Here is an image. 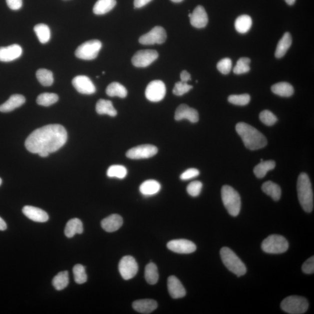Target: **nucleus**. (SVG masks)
Returning a JSON list of instances; mask_svg holds the SVG:
<instances>
[{"label": "nucleus", "mask_w": 314, "mask_h": 314, "mask_svg": "<svg viewBox=\"0 0 314 314\" xmlns=\"http://www.w3.org/2000/svg\"><path fill=\"white\" fill-rule=\"evenodd\" d=\"M67 139L68 134L64 127L59 124L48 125L31 133L25 141V147L33 154L43 151L54 153L65 145Z\"/></svg>", "instance_id": "f257e3e1"}, {"label": "nucleus", "mask_w": 314, "mask_h": 314, "mask_svg": "<svg viewBox=\"0 0 314 314\" xmlns=\"http://www.w3.org/2000/svg\"><path fill=\"white\" fill-rule=\"evenodd\" d=\"M236 132L241 137L247 149L256 150L267 146V140L258 130L244 122L238 123L236 126Z\"/></svg>", "instance_id": "f03ea898"}, {"label": "nucleus", "mask_w": 314, "mask_h": 314, "mask_svg": "<svg viewBox=\"0 0 314 314\" xmlns=\"http://www.w3.org/2000/svg\"><path fill=\"white\" fill-rule=\"evenodd\" d=\"M297 189L299 202L307 213H311L314 209V195L311 182L306 173L299 175Z\"/></svg>", "instance_id": "7ed1b4c3"}, {"label": "nucleus", "mask_w": 314, "mask_h": 314, "mask_svg": "<svg viewBox=\"0 0 314 314\" xmlns=\"http://www.w3.org/2000/svg\"><path fill=\"white\" fill-rule=\"evenodd\" d=\"M221 196L229 214L233 217L238 216L241 209V199L238 192L231 186L225 185L222 187Z\"/></svg>", "instance_id": "20e7f679"}, {"label": "nucleus", "mask_w": 314, "mask_h": 314, "mask_svg": "<svg viewBox=\"0 0 314 314\" xmlns=\"http://www.w3.org/2000/svg\"><path fill=\"white\" fill-rule=\"evenodd\" d=\"M220 255L222 262L232 273L237 275L238 277H242L246 273L245 265L232 250L225 247L221 250Z\"/></svg>", "instance_id": "39448f33"}, {"label": "nucleus", "mask_w": 314, "mask_h": 314, "mask_svg": "<svg viewBox=\"0 0 314 314\" xmlns=\"http://www.w3.org/2000/svg\"><path fill=\"white\" fill-rule=\"evenodd\" d=\"M281 308L284 312L291 314H302L309 309V303L305 298L289 296L282 302Z\"/></svg>", "instance_id": "423d86ee"}, {"label": "nucleus", "mask_w": 314, "mask_h": 314, "mask_svg": "<svg viewBox=\"0 0 314 314\" xmlns=\"http://www.w3.org/2000/svg\"><path fill=\"white\" fill-rule=\"evenodd\" d=\"M264 252L269 254H281L287 251L289 243L284 236L273 235L265 239L262 245Z\"/></svg>", "instance_id": "0eeeda50"}, {"label": "nucleus", "mask_w": 314, "mask_h": 314, "mask_svg": "<svg viewBox=\"0 0 314 314\" xmlns=\"http://www.w3.org/2000/svg\"><path fill=\"white\" fill-rule=\"evenodd\" d=\"M102 47L101 42L98 40H91L85 42L76 49V57L84 59L91 60L96 58Z\"/></svg>", "instance_id": "6e6552de"}, {"label": "nucleus", "mask_w": 314, "mask_h": 314, "mask_svg": "<svg viewBox=\"0 0 314 314\" xmlns=\"http://www.w3.org/2000/svg\"><path fill=\"white\" fill-rule=\"evenodd\" d=\"M138 270V264L132 256L123 257L120 261L119 271L123 280H131L132 278L136 276Z\"/></svg>", "instance_id": "1a4fd4ad"}, {"label": "nucleus", "mask_w": 314, "mask_h": 314, "mask_svg": "<svg viewBox=\"0 0 314 314\" xmlns=\"http://www.w3.org/2000/svg\"><path fill=\"white\" fill-rule=\"evenodd\" d=\"M165 84L162 81L153 80L148 84L145 95L148 100L151 102H159L164 99L165 96Z\"/></svg>", "instance_id": "9d476101"}, {"label": "nucleus", "mask_w": 314, "mask_h": 314, "mask_svg": "<svg viewBox=\"0 0 314 314\" xmlns=\"http://www.w3.org/2000/svg\"><path fill=\"white\" fill-rule=\"evenodd\" d=\"M167 33L163 27L157 26L149 33L144 34L139 38V43L143 45L162 44L167 39Z\"/></svg>", "instance_id": "9b49d317"}, {"label": "nucleus", "mask_w": 314, "mask_h": 314, "mask_svg": "<svg viewBox=\"0 0 314 314\" xmlns=\"http://www.w3.org/2000/svg\"><path fill=\"white\" fill-rule=\"evenodd\" d=\"M158 153L157 147L151 144H143L133 147L126 154L127 157L132 160H140L152 157Z\"/></svg>", "instance_id": "f8f14e48"}, {"label": "nucleus", "mask_w": 314, "mask_h": 314, "mask_svg": "<svg viewBox=\"0 0 314 314\" xmlns=\"http://www.w3.org/2000/svg\"><path fill=\"white\" fill-rule=\"evenodd\" d=\"M158 57L156 50H145L137 51L132 57V64L138 68H145L154 62Z\"/></svg>", "instance_id": "ddd939ff"}, {"label": "nucleus", "mask_w": 314, "mask_h": 314, "mask_svg": "<svg viewBox=\"0 0 314 314\" xmlns=\"http://www.w3.org/2000/svg\"><path fill=\"white\" fill-rule=\"evenodd\" d=\"M167 248L171 251L179 254H190L196 250L195 243L186 239L173 240L169 242Z\"/></svg>", "instance_id": "4468645a"}, {"label": "nucleus", "mask_w": 314, "mask_h": 314, "mask_svg": "<svg viewBox=\"0 0 314 314\" xmlns=\"http://www.w3.org/2000/svg\"><path fill=\"white\" fill-rule=\"evenodd\" d=\"M72 84L79 93L83 94H92L96 92V88L89 77L77 76L72 80Z\"/></svg>", "instance_id": "2eb2a0df"}, {"label": "nucleus", "mask_w": 314, "mask_h": 314, "mask_svg": "<svg viewBox=\"0 0 314 314\" xmlns=\"http://www.w3.org/2000/svg\"><path fill=\"white\" fill-rule=\"evenodd\" d=\"M176 121L188 119L190 122L196 123L199 121V115L196 109L189 107L186 104H181L176 109L175 114Z\"/></svg>", "instance_id": "dca6fc26"}, {"label": "nucleus", "mask_w": 314, "mask_h": 314, "mask_svg": "<svg viewBox=\"0 0 314 314\" xmlns=\"http://www.w3.org/2000/svg\"><path fill=\"white\" fill-rule=\"evenodd\" d=\"M189 17L192 25L199 29L206 27L209 22L206 10L201 5L197 6L192 13H189Z\"/></svg>", "instance_id": "f3484780"}, {"label": "nucleus", "mask_w": 314, "mask_h": 314, "mask_svg": "<svg viewBox=\"0 0 314 314\" xmlns=\"http://www.w3.org/2000/svg\"><path fill=\"white\" fill-rule=\"evenodd\" d=\"M22 48L18 44H12L0 47V61L10 62L20 57Z\"/></svg>", "instance_id": "a211bd4d"}, {"label": "nucleus", "mask_w": 314, "mask_h": 314, "mask_svg": "<svg viewBox=\"0 0 314 314\" xmlns=\"http://www.w3.org/2000/svg\"><path fill=\"white\" fill-rule=\"evenodd\" d=\"M168 289L169 295L173 299L182 298L185 297L186 294L184 287L178 279L175 276H171L168 278Z\"/></svg>", "instance_id": "6ab92c4d"}, {"label": "nucleus", "mask_w": 314, "mask_h": 314, "mask_svg": "<svg viewBox=\"0 0 314 314\" xmlns=\"http://www.w3.org/2000/svg\"><path fill=\"white\" fill-rule=\"evenodd\" d=\"M22 212L26 217L34 222H45L48 220L49 217L46 212L37 207L24 206Z\"/></svg>", "instance_id": "aec40b11"}, {"label": "nucleus", "mask_w": 314, "mask_h": 314, "mask_svg": "<svg viewBox=\"0 0 314 314\" xmlns=\"http://www.w3.org/2000/svg\"><path fill=\"white\" fill-rule=\"evenodd\" d=\"M101 227L107 232L118 231L123 225V219L118 214H112L101 221Z\"/></svg>", "instance_id": "412c9836"}, {"label": "nucleus", "mask_w": 314, "mask_h": 314, "mask_svg": "<svg viewBox=\"0 0 314 314\" xmlns=\"http://www.w3.org/2000/svg\"><path fill=\"white\" fill-rule=\"evenodd\" d=\"M157 307V302L151 299L139 300L133 303V308L135 311L144 314L152 313Z\"/></svg>", "instance_id": "4be33fe9"}, {"label": "nucleus", "mask_w": 314, "mask_h": 314, "mask_svg": "<svg viewBox=\"0 0 314 314\" xmlns=\"http://www.w3.org/2000/svg\"><path fill=\"white\" fill-rule=\"evenodd\" d=\"M25 98L22 95L13 94L4 103L0 105V112H9L20 107L25 103Z\"/></svg>", "instance_id": "5701e85b"}, {"label": "nucleus", "mask_w": 314, "mask_h": 314, "mask_svg": "<svg viewBox=\"0 0 314 314\" xmlns=\"http://www.w3.org/2000/svg\"><path fill=\"white\" fill-rule=\"evenodd\" d=\"M83 232L82 222L79 219L73 218L67 222L65 228V235L67 238H72L76 234H82Z\"/></svg>", "instance_id": "b1692460"}, {"label": "nucleus", "mask_w": 314, "mask_h": 314, "mask_svg": "<svg viewBox=\"0 0 314 314\" xmlns=\"http://www.w3.org/2000/svg\"><path fill=\"white\" fill-rule=\"evenodd\" d=\"M160 183L155 180H147L140 186V192L143 195L150 196L156 195L160 191Z\"/></svg>", "instance_id": "393cba45"}, {"label": "nucleus", "mask_w": 314, "mask_h": 314, "mask_svg": "<svg viewBox=\"0 0 314 314\" xmlns=\"http://www.w3.org/2000/svg\"><path fill=\"white\" fill-rule=\"evenodd\" d=\"M292 43V38L290 33H285L279 41L277 45L276 51H275V56L277 58H281L286 54V53L290 48Z\"/></svg>", "instance_id": "a878e982"}, {"label": "nucleus", "mask_w": 314, "mask_h": 314, "mask_svg": "<svg viewBox=\"0 0 314 314\" xmlns=\"http://www.w3.org/2000/svg\"><path fill=\"white\" fill-rule=\"evenodd\" d=\"M96 111L100 115H108L114 117L117 115V111L113 106L111 101L100 99L98 101L96 104Z\"/></svg>", "instance_id": "bb28decb"}, {"label": "nucleus", "mask_w": 314, "mask_h": 314, "mask_svg": "<svg viewBox=\"0 0 314 314\" xmlns=\"http://www.w3.org/2000/svg\"><path fill=\"white\" fill-rule=\"evenodd\" d=\"M273 92L281 97H289L294 93V89L290 83L287 82H280L274 84L271 87Z\"/></svg>", "instance_id": "cd10ccee"}, {"label": "nucleus", "mask_w": 314, "mask_h": 314, "mask_svg": "<svg viewBox=\"0 0 314 314\" xmlns=\"http://www.w3.org/2000/svg\"><path fill=\"white\" fill-rule=\"evenodd\" d=\"M116 4V0H98L93 7V12L96 15H104L114 8Z\"/></svg>", "instance_id": "c85d7f7f"}, {"label": "nucleus", "mask_w": 314, "mask_h": 314, "mask_svg": "<svg viewBox=\"0 0 314 314\" xmlns=\"http://www.w3.org/2000/svg\"><path fill=\"white\" fill-rule=\"evenodd\" d=\"M252 17L249 15H243L236 19L235 27L240 33H246L251 29L252 26Z\"/></svg>", "instance_id": "c756f323"}, {"label": "nucleus", "mask_w": 314, "mask_h": 314, "mask_svg": "<svg viewBox=\"0 0 314 314\" xmlns=\"http://www.w3.org/2000/svg\"><path fill=\"white\" fill-rule=\"evenodd\" d=\"M106 93L110 97H119L123 98L127 96L128 91L121 83L112 82L108 86L106 89Z\"/></svg>", "instance_id": "7c9ffc66"}, {"label": "nucleus", "mask_w": 314, "mask_h": 314, "mask_svg": "<svg viewBox=\"0 0 314 314\" xmlns=\"http://www.w3.org/2000/svg\"><path fill=\"white\" fill-rule=\"evenodd\" d=\"M263 191L270 196L275 201H278L281 197V189L279 185L271 181L264 183L262 186Z\"/></svg>", "instance_id": "2f4dec72"}, {"label": "nucleus", "mask_w": 314, "mask_h": 314, "mask_svg": "<svg viewBox=\"0 0 314 314\" xmlns=\"http://www.w3.org/2000/svg\"><path fill=\"white\" fill-rule=\"evenodd\" d=\"M275 162L273 160L262 161L260 163L256 166L254 169L256 177L258 178H263L266 175L267 172L273 170L275 168Z\"/></svg>", "instance_id": "473e14b6"}, {"label": "nucleus", "mask_w": 314, "mask_h": 314, "mask_svg": "<svg viewBox=\"0 0 314 314\" xmlns=\"http://www.w3.org/2000/svg\"><path fill=\"white\" fill-rule=\"evenodd\" d=\"M34 32L36 33L38 40L42 44L47 43L50 40L51 33L50 28L46 24H38L34 27Z\"/></svg>", "instance_id": "72a5a7b5"}, {"label": "nucleus", "mask_w": 314, "mask_h": 314, "mask_svg": "<svg viewBox=\"0 0 314 314\" xmlns=\"http://www.w3.org/2000/svg\"><path fill=\"white\" fill-rule=\"evenodd\" d=\"M69 284L68 273L67 271L61 272L53 279L52 285L56 290L62 291Z\"/></svg>", "instance_id": "f704fd0d"}, {"label": "nucleus", "mask_w": 314, "mask_h": 314, "mask_svg": "<svg viewBox=\"0 0 314 314\" xmlns=\"http://www.w3.org/2000/svg\"><path fill=\"white\" fill-rule=\"evenodd\" d=\"M145 278L148 284L155 285L157 283L159 275L156 264L150 263L147 265L145 268Z\"/></svg>", "instance_id": "c9c22d12"}, {"label": "nucleus", "mask_w": 314, "mask_h": 314, "mask_svg": "<svg viewBox=\"0 0 314 314\" xmlns=\"http://www.w3.org/2000/svg\"><path fill=\"white\" fill-rule=\"evenodd\" d=\"M36 77L38 82L44 86H50L54 82L52 72L46 69H38L36 72Z\"/></svg>", "instance_id": "e433bc0d"}, {"label": "nucleus", "mask_w": 314, "mask_h": 314, "mask_svg": "<svg viewBox=\"0 0 314 314\" xmlns=\"http://www.w3.org/2000/svg\"><path fill=\"white\" fill-rule=\"evenodd\" d=\"M128 171L123 165H114L109 167L107 172V175L109 178H116L118 179H124Z\"/></svg>", "instance_id": "4c0bfd02"}, {"label": "nucleus", "mask_w": 314, "mask_h": 314, "mask_svg": "<svg viewBox=\"0 0 314 314\" xmlns=\"http://www.w3.org/2000/svg\"><path fill=\"white\" fill-rule=\"evenodd\" d=\"M59 97L55 93H44L41 94L37 98V103L38 105L48 107L55 104L58 101Z\"/></svg>", "instance_id": "58836bf2"}, {"label": "nucleus", "mask_w": 314, "mask_h": 314, "mask_svg": "<svg viewBox=\"0 0 314 314\" xmlns=\"http://www.w3.org/2000/svg\"><path fill=\"white\" fill-rule=\"evenodd\" d=\"M73 273L74 279L77 284H83L87 282V277L85 268L82 265H75L73 267Z\"/></svg>", "instance_id": "ea45409f"}, {"label": "nucleus", "mask_w": 314, "mask_h": 314, "mask_svg": "<svg viewBox=\"0 0 314 314\" xmlns=\"http://www.w3.org/2000/svg\"><path fill=\"white\" fill-rule=\"evenodd\" d=\"M251 60L249 58L243 57L240 58L234 68V72L236 75L248 73L250 71V63Z\"/></svg>", "instance_id": "a19ab883"}, {"label": "nucleus", "mask_w": 314, "mask_h": 314, "mask_svg": "<svg viewBox=\"0 0 314 314\" xmlns=\"http://www.w3.org/2000/svg\"><path fill=\"white\" fill-rule=\"evenodd\" d=\"M228 101L234 105L244 106L249 103L250 96L248 94L231 95L228 97Z\"/></svg>", "instance_id": "79ce46f5"}, {"label": "nucleus", "mask_w": 314, "mask_h": 314, "mask_svg": "<svg viewBox=\"0 0 314 314\" xmlns=\"http://www.w3.org/2000/svg\"><path fill=\"white\" fill-rule=\"evenodd\" d=\"M260 119L264 124L267 126H273L278 121L277 116L273 112L268 110H264L261 112Z\"/></svg>", "instance_id": "37998d69"}, {"label": "nucleus", "mask_w": 314, "mask_h": 314, "mask_svg": "<svg viewBox=\"0 0 314 314\" xmlns=\"http://www.w3.org/2000/svg\"><path fill=\"white\" fill-rule=\"evenodd\" d=\"M193 86L189 85L188 83L182 82L180 81L175 84L174 89H173V93L176 96H181L185 94L188 93L191 90Z\"/></svg>", "instance_id": "c03bdc74"}, {"label": "nucleus", "mask_w": 314, "mask_h": 314, "mask_svg": "<svg viewBox=\"0 0 314 314\" xmlns=\"http://www.w3.org/2000/svg\"><path fill=\"white\" fill-rule=\"evenodd\" d=\"M232 67V60L229 58L222 59L217 63V69L221 73L227 75L230 73Z\"/></svg>", "instance_id": "a18cd8bd"}, {"label": "nucleus", "mask_w": 314, "mask_h": 314, "mask_svg": "<svg viewBox=\"0 0 314 314\" xmlns=\"http://www.w3.org/2000/svg\"><path fill=\"white\" fill-rule=\"evenodd\" d=\"M203 188L202 183L200 181H193L187 187V192L192 197L198 196Z\"/></svg>", "instance_id": "49530a36"}, {"label": "nucleus", "mask_w": 314, "mask_h": 314, "mask_svg": "<svg viewBox=\"0 0 314 314\" xmlns=\"http://www.w3.org/2000/svg\"><path fill=\"white\" fill-rule=\"evenodd\" d=\"M199 175L200 172L198 169L196 168H190L183 172L181 176H180V178H181L182 181H188V180L197 177V176H198Z\"/></svg>", "instance_id": "de8ad7c7"}, {"label": "nucleus", "mask_w": 314, "mask_h": 314, "mask_svg": "<svg viewBox=\"0 0 314 314\" xmlns=\"http://www.w3.org/2000/svg\"><path fill=\"white\" fill-rule=\"evenodd\" d=\"M303 273L306 274H312L314 273V257H310L303 264L302 266Z\"/></svg>", "instance_id": "09e8293b"}, {"label": "nucleus", "mask_w": 314, "mask_h": 314, "mask_svg": "<svg viewBox=\"0 0 314 314\" xmlns=\"http://www.w3.org/2000/svg\"><path fill=\"white\" fill-rule=\"evenodd\" d=\"M7 5L12 10H18L22 6V0H6Z\"/></svg>", "instance_id": "8fccbe9b"}, {"label": "nucleus", "mask_w": 314, "mask_h": 314, "mask_svg": "<svg viewBox=\"0 0 314 314\" xmlns=\"http://www.w3.org/2000/svg\"><path fill=\"white\" fill-rule=\"evenodd\" d=\"M152 0H135L134 1V5L137 8H142V7L146 5L147 3H149Z\"/></svg>", "instance_id": "3c124183"}, {"label": "nucleus", "mask_w": 314, "mask_h": 314, "mask_svg": "<svg viewBox=\"0 0 314 314\" xmlns=\"http://www.w3.org/2000/svg\"><path fill=\"white\" fill-rule=\"evenodd\" d=\"M181 79L182 82L188 83L189 80H191V76L186 70H183L181 73Z\"/></svg>", "instance_id": "603ef678"}, {"label": "nucleus", "mask_w": 314, "mask_h": 314, "mask_svg": "<svg viewBox=\"0 0 314 314\" xmlns=\"http://www.w3.org/2000/svg\"><path fill=\"white\" fill-rule=\"evenodd\" d=\"M6 228L7 226L5 222L0 217V231H5Z\"/></svg>", "instance_id": "864d4df0"}, {"label": "nucleus", "mask_w": 314, "mask_h": 314, "mask_svg": "<svg viewBox=\"0 0 314 314\" xmlns=\"http://www.w3.org/2000/svg\"><path fill=\"white\" fill-rule=\"evenodd\" d=\"M49 154L50 153H48V152H45V151H43V152H40L38 154L41 157H46L48 156Z\"/></svg>", "instance_id": "5fc2aeb1"}, {"label": "nucleus", "mask_w": 314, "mask_h": 314, "mask_svg": "<svg viewBox=\"0 0 314 314\" xmlns=\"http://www.w3.org/2000/svg\"><path fill=\"white\" fill-rule=\"evenodd\" d=\"M285 1L287 2L288 5H292L295 3L296 0H285Z\"/></svg>", "instance_id": "6e6d98bb"}, {"label": "nucleus", "mask_w": 314, "mask_h": 314, "mask_svg": "<svg viewBox=\"0 0 314 314\" xmlns=\"http://www.w3.org/2000/svg\"><path fill=\"white\" fill-rule=\"evenodd\" d=\"M171 1H172V2H174L178 3V2H181L183 1V0H171Z\"/></svg>", "instance_id": "4d7b16f0"}, {"label": "nucleus", "mask_w": 314, "mask_h": 314, "mask_svg": "<svg viewBox=\"0 0 314 314\" xmlns=\"http://www.w3.org/2000/svg\"><path fill=\"white\" fill-rule=\"evenodd\" d=\"M1 183H2V179L0 178V186H1Z\"/></svg>", "instance_id": "13d9d810"}]
</instances>
